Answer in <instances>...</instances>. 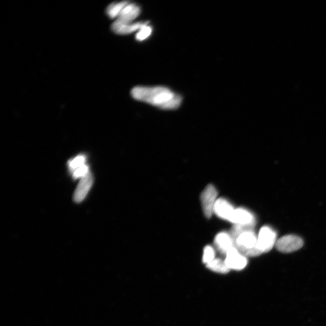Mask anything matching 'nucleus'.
Wrapping results in <instances>:
<instances>
[{
    "mask_svg": "<svg viewBox=\"0 0 326 326\" xmlns=\"http://www.w3.org/2000/svg\"><path fill=\"white\" fill-rule=\"evenodd\" d=\"M89 172L88 166L85 165L73 172V177L75 179L82 178L87 175Z\"/></svg>",
    "mask_w": 326,
    "mask_h": 326,
    "instance_id": "a211bd4d",
    "label": "nucleus"
},
{
    "mask_svg": "<svg viewBox=\"0 0 326 326\" xmlns=\"http://www.w3.org/2000/svg\"><path fill=\"white\" fill-rule=\"evenodd\" d=\"M148 24L147 22H137V23L124 24L119 21H116L112 25V30L114 32L120 34L126 35L134 32L137 30H140L142 28Z\"/></svg>",
    "mask_w": 326,
    "mask_h": 326,
    "instance_id": "f8f14e48",
    "label": "nucleus"
},
{
    "mask_svg": "<svg viewBox=\"0 0 326 326\" xmlns=\"http://www.w3.org/2000/svg\"><path fill=\"white\" fill-rule=\"evenodd\" d=\"M85 162V156L83 155H79L69 162V168L73 172L86 165Z\"/></svg>",
    "mask_w": 326,
    "mask_h": 326,
    "instance_id": "2eb2a0df",
    "label": "nucleus"
},
{
    "mask_svg": "<svg viewBox=\"0 0 326 326\" xmlns=\"http://www.w3.org/2000/svg\"><path fill=\"white\" fill-rule=\"evenodd\" d=\"M303 245L301 238L296 235H289L283 236L277 241L276 247L278 250L283 253H290L299 250Z\"/></svg>",
    "mask_w": 326,
    "mask_h": 326,
    "instance_id": "39448f33",
    "label": "nucleus"
},
{
    "mask_svg": "<svg viewBox=\"0 0 326 326\" xmlns=\"http://www.w3.org/2000/svg\"><path fill=\"white\" fill-rule=\"evenodd\" d=\"M215 259V251L211 246H206L204 249L203 262L206 265Z\"/></svg>",
    "mask_w": 326,
    "mask_h": 326,
    "instance_id": "dca6fc26",
    "label": "nucleus"
},
{
    "mask_svg": "<svg viewBox=\"0 0 326 326\" xmlns=\"http://www.w3.org/2000/svg\"><path fill=\"white\" fill-rule=\"evenodd\" d=\"M207 267L208 269L220 274L228 273L230 270L226 266L225 261L220 258H215L211 263L207 264Z\"/></svg>",
    "mask_w": 326,
    "mask_h": 326,
    "instance_id": "ddd939ff",
    "label": "nucleus"
},
{
    "mask_svg": "<svg viewBox=\"0 0 326 326\" xmlns=\"http://www.w3.org/2000/svg\"><path fill=\"white\" fill-rule=\"evenodd\" d=\"M235 210L228 201L223 199V198H220V199H217L216 201L215 208H214V212L220 218L230 221Z\"/></svg>",
    "mask_w": 326,
    "mask_h": 326,
    "instance_id": "1a4fd4ad",
    "label": "nucleus"
},
{
    "mask_svg": "<svg viewBox=\"0 0 326 326\" xmlns=\"http://www.w3.org/2000/svg\"><path fill=\"white\" fill-rule=\"evenodd\" d=\"M132 96L137 101L146 102L165 110H175L180 106L182 98L169 88L137 87L131 91Z\"/></svg>",
    "mask_w": 326,
    "mask_h": 326,
    "instance_id": "f257e3e1",
    "label": "nucleus"
},
{
    "mask_svg": "<svg viewBox=\"0 0 326 326\" xmlns=\"http://www.w3.org/2000/svg\"><path fill=\"white\" fill-rule=\"evenodd\" d=\"M152 28L146 24L140 30L136 35V39L139 41H142L148 38L151 35Z\"/></svg>",
    "mask_w": 326,
    "mask_h": 326,
    "instance_id": "f3484780",
    "label": "nucleus"
},
{
    "mask_svg": "<svg viewBox=\"0 0 326 326\" xmlns=\"http://www.w3.org/2000/svg\"><path fill=\"white\" fill-rule=\"evenodd\" d=\"M236 225L252 226L254 217L250 212L244 209H235L230 221Z\"/></svg>",
    "mask_w": 326,
    "mask_h": 326,
    "instance_id": "6e6552de",
    "label": "nucleus"
},
{
    "mask_svg": "<svg viewBox=\"0 0 326 326\" xmlns=\"http://www.w3.org/2000/svg\"><path fill=\"white\" fill-rule=\"evenodd\" d=\"M140 14L139 6L128 3L121 12L116 21L124 24H130L131 22L139 17Z\"/></svg>",
    "mask_w": 326,
    "mask_h": 326,
    "instance_id": "9b49d317",
    "label": "nucleus"
},
{
    "mask_svg": "<svg viewBox=\"0 0 326 326\" xmlns=\"http://www.w3.org/2000/svg\"><path fill=\"white\" fill-rule=\"evenodd\" d=\"M224 261L230 270H243L248 264L247 257L236 247L233 248L226 253Z\"/></svg>",
    "mask_w": 326,
    "mask_h": 326,
    "instance_id": "423d86ee",
    "label": "nucleus"
},
{
    "mask_svg": "<svg viewBox=\"0 0 326 326\" xmlns=\"http://www.w3.org/2000/svg\"><path fill=\"white\" fill-rule=\"evenodd\" d=\"M217 191L212 184L208 185L201 195V204L204 215L210 218L214 213V208L217 200Z\"/></svg>",
    "mask_w": 326,
    "mask_h": 326,
    "instance_id": "7ed1b4c3",
    "label": "nucleus"
},
{
    "mask_svg": "<svg viewBox=\"0 0 326 326\" xmlns=\"http://www.w3.org/2000/svg\"><path fill=\"white\" fill-rule=\"evenodd\" d=\"M276 233L269 226H264L258 233L257 248L260 253L271 250L276 244Z\"/></svg>",
    "mask_w": 326,
    "mask_h": 326,
    "instance_id": "20e7f679",
    "label": "nucleus"
},
{
    "mask_svg": "<svg viewBox=\"0 0 326 326\" xmlns=\"http://www.w3.org/2000/svg\"><path fill=\"white\" fill-rule=\"evenodd\" d=\"M252 226L235 225L231 232L235 247L245 256H257L261 254L257 248V238Z\"/></svg>",
    "mask_w": 326,
    "mask_h": 326,
    "instance_id": "f03ea898",
    "label": "nucleus"
},
{
    "mask_svg": "<svg viewBox=\"0 0 326 326\" xmlns=\"http://www.w3.org/2000/svg\"><path fill=\"white\" fill-rule=\"evenodd\" d=\"M215 244L217 250L225 255L233 248L235 247L232 236L225 232L220 233L216 236Z\"/></svg>",
    "mask_w": 326,
    "mask_h": 326,
    "instance_id": "9d476101",
    "label": "nucleus"
},
{
    "mask_svg": "<svg viewBox=\"0 0 326 326\" xmlns=\"http://www.w3.org/2000/svg\"><path fill=\"white\" fill-rule=\"evenodd\" d=\"M93 183V178L91 172L81 178L74 194V200L76 203H81L85 199Z\"/></svg>",
    "mask_w": 326,
    "mask_h": 326,
    "instance_id": "0eeeda50",
    "label": "nucleus"
},
{
    "mask_svg": "<svg viewBox=\"0 0 326 326\" xmlns=\"http://www.w3.org/2000/svg\"><path fill=\"white\" fill-rule=\"evenodd\" d=\"M127 2H122L114 3L111 5L107 8V14L111 18H115L119 17L121 11L128 4Z\"/></svg>",
    "mask_w": 326,
    "mask_h": 326,
    "instance_id": "4468645a",
    "label": "nucleus"
}]
</instances>
